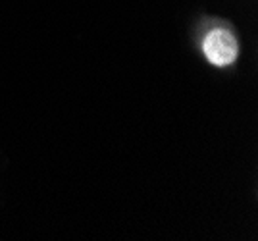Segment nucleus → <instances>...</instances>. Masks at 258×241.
I'll return each instance as SVG.
<instances>
[{
	"label": "nucleus",
	"mask_w": 258,
	"mask_h": 241,
	"mask_svg": "<svg viewBox=\"0 0 258 241\" xmlns=\"http://www.w3.org/2000/svg\"><path fill=\"white\" fill-rule=\"evenodd\" d=\"M203 54L216 68H227L239 58V43L226 27H214L203 39Z\"/></svg>",
	"instance_id": "obj_1"
}]
</instances>
